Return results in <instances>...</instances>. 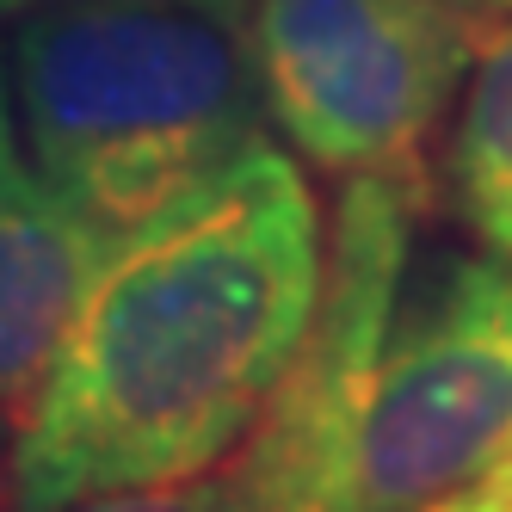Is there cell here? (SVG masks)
Returning a JSON list of instances; mask_svg holds the SVG:
<instances>
[{
    "mask_svg": "<svg viewBox=\"0 0 512 512\" xmlns=\"http://www.w3.org/2000/svg\"><path fill=\"white\" fill-rule=\"evenodd\" d=\"M321 290L303 173L260 136L105 247L7 457L13 512L204 475L260 420Z\"/></svg>",
    "mask_w": 512,
    "mask_h": 512,
    "instance_id": "6da1fadb",
    "label": "cell"
},
{
    "mask_svg": "<svg viewBox=\"0 0 512 512\" xmlns=\"http://www.w3.org/2000/svg\"><path fill=\"white\" fill-rule=\"evenodd\" d=\"M38 179L112 247L260 142L247 0H50L13 31Z\"/></svg>",
    "mask_w": 512,
    "mask_h": 512,
    "instance_id": "7a4b0ae2",
    "label": "cell"
},
{
    "mask_svg": "<svg viewBox=\"0 0 512 512\" xmlns=\"http://www.w3.org/2000/svg\"><path fill=\"white\" fill-rule=\"evenodd\" d=\"M260 105L315 167L408 173L475 56L445 0H247Z\"/></svg>",
    "mask_w": 512,
    "mask_h": 512,
    "instance_id": "3957f363",
    "label": "cell"
},
{
    "mask_svg": "<svg viewBox=\"0 0 512 512\" xmlns=\"http://www.w3.org/2000/svg\"><path fill=\"white\" fill-rule=\"evenodd\" d=\"M512 451V272L451 266L383 346L352 432L340 512H414Z\"/></svg>",
    "mask_w": 512,
    "mask_h": 512,
    "instance_id": "277c9868",
    "label": "cell"
},
{
    "mask_svg": "<svg viewBox=\"0 0 512 512\" xmlns=\"http://www.w3.org/2000/svg\"><path fill=\"white\" fill-rule=\"evenodd\" d=\"M408 247H414L408 173H346L309 327L290 371L278 377L260 420H253L247 457L235 463L253 512H284L309 500L340 512L352 432L364 395H371L377 358L389 346Z\"/></svg>",
    "mask_w": 512,
    "mask_h": 512,
    "instance_id": "5b68a950",
    "label": "cell"
},
{
    "mask_svg": "<svg viewBox=\"0 0 512 512\" xmlns=\"http://www.w3.org/2000/svg\"><path fill=\"white\" fill-rule=\"evenodd\" d=\"M99 260L105 241L44 179H0V414L31 408Z\"/></svg>",
    "mask_w": 512,
    "mask_h": 512,
    "instance_id": "8992f818",
    "label": "cell"
},
{
    "mask_svg": "<svg viewBox=\"0 0 512 512\" xmlns=\"http://www.w3.org/2000/svg\"><path fill=\"white\" fill-rule=\"evenodd\" d=\"M451 186L469 229L512 266V19L475 25L469 93L451 136Z\"/></svg>",
    "mask_w": 512,
    "mask_h": 512,
    "instance_id": "52a82bcc",
    "label": "cell"
},
{
    "mask_svg": "<svg viewBox=\"0 0 512 512\" xmlns=\"http://www.w3.org/2000/svg\"><path fill=\"white\" fill-rule=\"evenodd\" d=\"M62 512H253L241 469L186 475V482H155V488H124V494H93Z\"/></svg>",
    "mask_w": 512,
    "mask_h": 512,
    "instance_id": "ba28073f",
    "label": "cell"
},
{
    "mask_svg": "<svg viewBox=\"0 0 512 512\" xmlns=\"http://www.w3.org/2000/svg\"><path fill=\"white\" fill-rule=\"evenodd\" d=\"M414 512H512V451L494 457L482 475H469V482L432 494V500L414 506Z\"/></svg>",
    "mask_w": 512,
    "mask_h": 512,
    "instance_id": "9c48e42d",
    "label": "cell"
},
{
    "mask_svg": "<svg viewBox=\"0 0 512 512\" xmlns=\"http://www.w3.org/2000/svg\"><path fill=\"white\" fill-rule=\"evenodd\" d=\"M19 173L13 161V81H7V50H0V179Z\"/></svg>",
    "mask_w": 512,
    "mask_h": 512,
    "instance_id": "30bf717a",
    "label": "cell"
},
{
    "mask_svg": "<svg viewBox=\"0 0 512 512\" xmlns=\"http://www.w3.org/2000/svg\"><path fill=\"white\" fill-rule=\"evenodd\" d=\"M445 7L475 13V19H500V13H512V0H445Z\"/></svg>",
    "mask_w": 512,
    "mask_h": 512,
    "instance_id": "8fae6325",
    "label": "cell"
},
{
    "mask_svg": "<svg viewBox=\"0 0 512 512\" xmlns=\"http://www.w3.org/2000/svg\"><path fill=\"white\" fill-rule=\"evenodd\" d=\"M50 7V0H0V19H25V13H38Z\"/></svg>",
    "mask_w": 512,
    "mask_h": 512,
    "instance_id": "7c38bea8",
    "label": "cell"
},
{
    "mask_svg": "<svg viewBox=\"0 0 512 512\" xmlns=\"http://www.w3.org/2000/svg\"><path fill=\"white\" fill-rule=\"evenodd\" d=\"M284 512H334V506H321V500H309V506H284Z\"/></svg>",
    "mask_w": 512,
    "mask_h": 512,
    "instance_id": "4fadbf2b",
    "label": "cell"
},
{
    "mask_svg": "<svg viewBox=\"0 0 512 512\" xmlns=\"http://www.w3.org/2000/svg\"><path fill=\"white\" fill-rule=\"evenodd\" d=\"M0 475H7V426H0Z\"/></svg>",
    "mask_w": 512,
    "mask_h": 512,
    "instance_id": "5bb4252c",
    "label": "cell"
}]
</instances>
